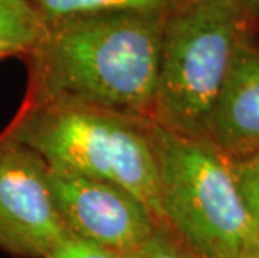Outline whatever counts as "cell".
I'll return each mask as SVG.
<instances>
[{
	"label": "cell",
	"instance_id": "cell-5",
	"mask_svg": "<svg viewBox=\"0 0 259 258\" xmlns=\"http://www.w3.org/2000/svg\"><path fill=\"white\" fill-rule=\"evenodd\" d=\"M67 235L49 186V164L32 148L0 136V250L46 258Z\"/></svg>",
	"mask_w": 259,
	"mask_h": 258
},
{
	"label": "cell",
	"instance_id": "cell-10",
	"mask_svg": "<svg viewBox=\"0 0 259 258\" xmlns=\"http://www.w3.org/2000/svg\"><path fill=\"white\" fill-rule=\"evenodd\" d=\"M132 258H201L192 251L166 223H159L157 228L142 241Z\"/></svg>",
	"mask_w": 259,
	"mask_h": 258
},
{
	"label": "cell",
	"instance_id": "cell-6",
	"mask_svg": "<svg viewBox=\"0 0 259 258\" xmlns=\"http://www.w3.org/2000/svg\"><path fill=\"white\" fill-rule=\"evenodd\" d=\"M54 205L67 233L124 253H134L157 228L139 198L109 181L49 166Z\"/></svg>",
	"mask_w": 259,
	"mask_h": 258
},
{
	"label": "cell",
	"instance_id": "cell-11",
	"mask_svg": "<svg viewBox=\"0 0 259 258\" xmlns=\"http://www.w3.org/2000/svg\"><path fill=\"white\" fill-rule=\"evenodd\" d=\"M233 168L241 198L259 237V156L233 161Z\"/></svg>",
	"mask_w": 259,
	"mask_h": 258
},
{
	"label": "cell",
	"instance_id": "cell-14",
	"mask_svg": "<svg viewBox=\"0 0 259 258\" xmlns=\"http://www.w3.org/2000/svg\"><path fill=\"white\" fill-rule=\"evenodd\" d=\"M242 258H259V237L252 241L251 246L247 248V251H246Z\"/></svg>",
	"mask_w": 259,
	"mask_h": 258
},
{
	"label": "cell",
	"instance_id": "cell-2",
	"mask_svg": "<svg viewBox=\"0 0 259 258\" xmlns=\"http://www.w3.org/2000/svg\"><path fill=\"white\" fill-rule=\"evenodd\" d=\"M5 134L51 168L127 190L162 223L154 121L79 102L24 106Z\"/></svg>",
	"mask_w": 259,
	"mask_h": 258
},
{
	"label": "cell",
	"instance_id": "cell-13",
	"mask_svg": "<svg viewBox=\"0 0 259 258\" xmlns=\"http://www.w3.org/2000/svg\"><path fill=\"white\" fill-rule=\"evenodd\" d=\"M10 56H24V51L10 42L0 41V60L5 57H10Z\"/></svg>",
	"mask_w": 259,
	"mask_h": 258
},
{
	"label": "cell",
	"instance_id": "cell-12",
	"mask_svg": "<svg viewBox=\"0 0 259 258\" xmlns=\"http://www.w3.org/2000/svg\"><path fill=\"white\" fill-rule=\"evenodd\" d=\"M46 258H132V255L106 248L67 233Z\"/></svg>",
	"mask_w": 259,
	"mask_h": 258
},
{
	"label": "cell",
	"instance_id": "cell-1",
	"mask_svg": "<svg viewBox=\"0 0 259 258\" xmlns=\"http://www.w3.org/2000/svg\"><path fill=\"white\" fill-rule=\"evenodd\" d=\"M166 12H115L44 25L27 51L24 106L79 102L152 118Z\"/></svg>",
	"mask_w": 259,
	"mask_h": 258
},
{
	"label": "cell",
	"instance_id": "cell-8",
	"mask_svg": "<svg viewBox=\"0 0 259 258\" xmlns=\"http://www.w3.org/2000/svg\"><path fill=\"white\" fill-rule=\"evenodd\" d=\"M179 2L181 0H29L44 25L101 14L166 12Z\"/></svg>",
	"mask_w": 259,
	"mask_h": 258
},
{
	"label": "cell",
	"instance_id": "cell-4",
	"mask_svg": "<svg viewBox=\"0 0 259 258\" xmlns=\"http://www.w3.org/2000/svg\"><path fill=\"white\" fill-rule=\"evenodd\" d=\"M162 223L201 258H242L257 238L233 161L207 139L154 123Z\"/></svg>",
	"mask_w": 259,
	"mask_h": 258
},
{
	"label": "cell",
	"instance_id": "cell-9",
	"mask_svg": "<svg viewBox=\"0 0 259 258\" xmlns=\"http://www.w3.org/2000/svg\"><path fill=\"white\" fill-rule=\"evenodd\" d=\"M44 30V22L29 0H0V41L10 42L27 51Z\"/></svg>",
	"mask_w": 259,
	"mask_h": 258
},
{
	"label": "cell",
	"instance_id": "cell-15",
	"mask_svg": "<svg viewBox=\"0 0 259 258\" xmlns=\"http://www.w3.org/2000/svg\"><path fill=\"white\" fill-rule=\"evenodd\" d=\"M246 2H251V4H257L259 5V0H246Z\"/></svg>",
	"mask_w": 259,
	"mask_h": 258
},
{
	"label": "cell",
	"instance_id": "cell-3",
	"mask_svg": "<svg viewBox=\"0 0 259 258\" xmlns=\"http://www.w3.org/2000/svg\"><path fill=\"white\" fill-rule=\"evenodd\" d=\"M259 5L246 0H181L164 29L152 121L207 139L214 106L238 47L256 37Z\"/></svg>",
	"mask_w": 259,
	"mask_h": 258
},
{
	"label": "cell",
	"instance_id": "cell-7",
	"mask_svg": "<svg viewBox=\"0 0 259 258\" xmlns=\"http://www.w3.org/2000/svg\"><path fill=\"white\" fill-rule=\"evenodd\" d=\"M207 141L231 161L259 156V44L238 47L214 106Z\"/></svg>",
	"mask_w": 259,
	"mask_h": 258
}]
</instances>
